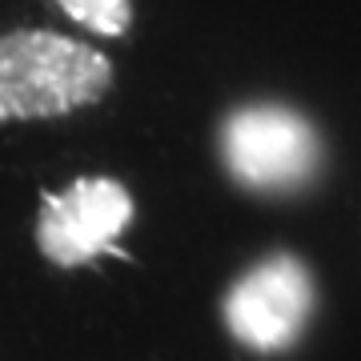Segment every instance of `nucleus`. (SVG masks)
<instances>
[{
    "label": "nucleus",
    "instance_id": "obj_1",
    "mask_svg": "<svg viewBox=\"0 0 361 361\" xmlns=\"http://www.w3.org/2000/svg\"><path fill=\"white\" fill-rule=\"evenodd\" d=\"M109 56L61 32L20 28L0 37V121H44L101 101Z\"/></svg>",
    "mask_w": 361,
    "mask_h": 361
},
{
    "label": "nucleus",
    "instance_id": "obj_2",
    "mask_svg": "<svg viewBox=\"0 0 361 361\" xmlns=\"http://www.w3.org/2000/svg\"><path fill=\"white\" fill-rule=\"evenodd\" d=\"M221 161L245 189L285 193L317 173L322 141L310 121L285 104H245L221 125Z\"/></svg>",
    "mask_w": 361,
    "mask_h": 361
},
{
    "label": "nucleus",
    "instance_id": "obj_3",
    "mask_svg": "<svg viewBox=\"0 0 361 361\" xmlns=\"http://www.w3.org/2000/svg\"><path fill=\"white\" fill-rule=\"evenodd\" d=\"M313 313V277L289 253L257 261L225 293V325L257 353L289 349Z\"/></svg>",
    "mask_w": 361,
    "mask_h": 361
},
{
    "label": "nucleus",
    "instance_id": "obj_4",
    "mask_svg": "<svg viewBox=\"0 0 361 361\" xmlns=\"http://www.w3.org/2000/svg\"><path fill=\"white\" fill-rule=\"evenodd\" d=\"M129 221L133 197L121 180L80 177L68 189L44 197L37 217V245L52 265L73 269L113 249L116 237L129 229Z\"/></svg>",
    "mask_w": 361,
    "mask_h": 361
},
{
    "label": "nucleus",
    "instance_id": "obj_5",
    "mask_svg": "<svg viewBox=\"0 0 361 361\" xmlns=\"http://www.w3.org/2000/svg\"><path fill=\"white\" fill-rule=\"evenodd\" d=\"M77 25L101 32V37H121L133 20V0H56Z\"/></svg>",
    "mask_w": 361,
    "mask_h": 361
}]
</instances>
